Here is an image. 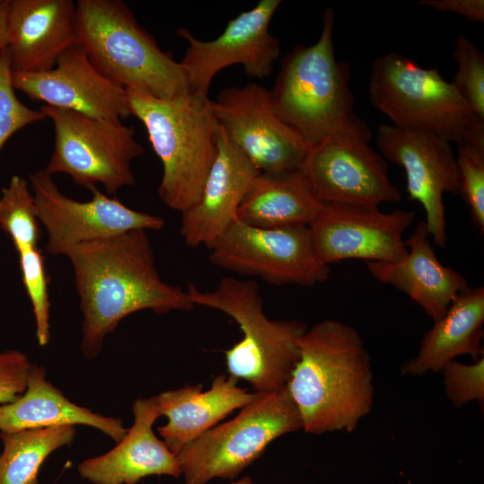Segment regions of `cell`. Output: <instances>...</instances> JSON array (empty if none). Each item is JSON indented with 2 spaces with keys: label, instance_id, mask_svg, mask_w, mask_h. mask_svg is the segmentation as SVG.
I'll return each instance as SVG.
<instances>
[{
  "label": "cell",
  "instance_id": "6da1fadb",
  "mask_svg": "<svg viewBox=\"0 0 484 484\" xmlns=\"http://www.w3.org/2000/svg\"><path fill=\"white\" fill-rule=\"evenodd\" d=\"M82 314L81 350L93 359L105 338L129 315L194 308L186 290L165 282L145 229L84 243L66 255Z\"/></svg>",
  "mask_w": 484,
  "mask_h": 484
},
{
  "label": "cell",
  "instance_id": "7a4b0ae2",
  "mask_svg": "<svg viewBox=\"0 0 484 484\" xmlns=\"http://www.w3.org/2000/svg\"><path fill=\"white\" fill-rule=\"evenodd\" d=\"M286 389L310 434L351 432L371 411L373 373L359 332L325 319L301 334Z\"/></svg>",
  "mask_w": 484,
  "mask_h": 484
},
{
  "label": "cell",
  "instance_id": "3957f363",
  "mask_svg": "<svg viewBox=\"0 0 484 484\" xmlns=\"http://www.w3.org/2000/svg\"><path fill=\"white\" fill-rule=\"evenodd\" d=\"M333 25L334 13L329 7L318 40L311 46L298 45L284 56L269 90L275 113L308 147L368 127L354 110L350 65L335 57Z\"/></svg>",
  "mask_w": 484,
  "mask_h": 484
},
{
  "label": "cell",
  "instance_id": "277c9868",
  "mask_svg": "<svg viewBox=\"0 0 484 484\" xmlns=\"http://www.w3.org/2000/svg\"><path fill=\"white\" fill-rule=\"evenodd\" d=\"M126 94L131 115L144 125L162 165L159 197L182 213L198 200L217 154L212 100L192 91L171 99L129 89Z\"/></svg>",
  "mask_w": 484,
  "mask_h": 484
},
{
  "label": "cell",
  "instance_id": "5b68a950",
  "mask_svg": "<svg viewBox=\"0 0 484 484\" xmlns=\"http://www.w3.org/2000/svg\"><path fill=\"white\" fill-rule=\"evenodd\" d=\"M75 20L79 44L113 82L159 99L190 91L180 62L160 48L124 2L79 0Z\"/></svg>",
  "mask_w": 484,
  "mask_h": 484
},
{
  "label": "cell",
  "instance_id": "8992f818",
  "mask_svg": "<svg viewBox=\"0 0 484 484\" xmlns=\"http://www.w3.org/2000/svg\"><path fill=\"white\" fill-rule=\"evenodd\" d=\"M368 97L395 126L484 149V121L437 67L423 68L396 52L378 56L371 65Z\"/></svg>",
  "mask_w": 484,
  "mask_h": 484
},
{
  "label": "cell",
  "instance_id": "52a82bcc",
  "mask_svg": "<svg viewBox=\"0 0 484 484\" xmlns=\"http://www.w3.org/2000/svg\"><path fill=\"white\" fill-rule=\"evenodd\" d=\"M186 293L194 306L220 310L239 325L242 340L225 351L229 376L248 382L257 393L286 387L298 359L297 341L307 329L304 323L269 319L253 281L225 277L212 290L189 283Z\"/></svg>",
  "mask_w": 484,
  "mask_h": 484
},
{
  "label": "cell",
  "instance_id": "ba28073f",
  "mask_svg": "<svg viewBox=\"0 0 484 484\" xmlns=\"http://www.w3.org/2000/svg\"><path fill=\"white\" fill-rule=\"evenodd\" d=\"M255 393L237 416L212 428L176 454L185 484L235 480L273 440L302 429L286 387Z\"/></svg>",
  "mask_w": 484,
  "mask_h": 484
},
{
  "label": "cell",
  "instance_id": "9c48e42d",
  "mask_svg": "<svg viewBox=\"0 0 484 484\" xmlns=\"http://www.w3.org/2000/svg\"><path fill=\"white\" fill-rule=\"evenodd\" d=\"M40 110L52 121L55 133L45 168L49 174H66L90 191L101 185L109 195L134 184L131 162L144 149L135 139L134 127L48 105Z\"/></svg>",
  "mask_w": 484,
  "mask_h": 484
},
{
  "label": "cell",
  "instance_id": "30bf717a",
  "mask_svg": "<svg viewBox=\"0 0 484 484\" xmlns=\"http://www.w3.org/2000/svg\"><path fill=\"white\" fill-rule=\"evenodd\" d=\"M210 250L214 265L272 285L313 286L330 274L315 253L308 226L264 229L237 219Z\"/></svg>",
  "mask_w": 484,
  "mask_h": 484
},
{
  "label": "cell",
  "instance_id": "8fae6325",
  "mask_svg": "<svg viewBox=\"0 0 484 484\" xmlns=\"http://www.w3.org/2000/svg\"><path fill=\"white\" fill-rule=\"evenodd\" d=\"M368 127L343 132L308 148L300 171L321 203L378 207L402 200L385 158L370 147Z\"/></svg>",
  "mask_w": 484,
  "mask_h": 484
},
{
  "label": "cell",
  "instance_id": "7c38bea8",
  "mask_svg": "<svg viewBox=\"0 0 484 484\" xmlns=\"http://www.w3.org/2000/svg\"><path fill=\"white\" fill-rule=\"evenodd\" d=\"M37 214L47 232L46 250L66 256L75 246L115 237L131 230H158L164 220L129 208L115 197L92 188L90 201L65 195L45 169L30 175Z\"/></svg>",
  "mask_w": 484,
  "mask_h": 484
},
{
  "label": "cell",
  "instance_id": "4fadbf2b",
  "mask_svg": "<svg viewBox=\"0 0 484 484\" xmlns=\"http://www.w3.org/2000/svg\"><path fill=\"white\" fill-rule=\"evenodd\" d=\"M281 0H261L250 10L231 19L221 34L210 41L195 38L186 28L177 34L188 43L180 61L190 91L208 96L212 79L224 68L242 65L248 76H269L280 56V42L270 22Z\"/></svg>",
  "mask_w": 484,
  "mask_h": 484
},
{
  "label": "cell",
  "instance_id": "5bb4252c",
  "mask_svg": "<svg viewBox=\"0 0 484 484\" xmlns=\"http://www.w3.org/2000/svg\"><path fill=\"white\" fill-rule=\"evenodd\" d=\"M212 108L231 142L261 173L300 169L309 147L275 113L267 88L256 83L224 88Z\"/></svg>",
  "mask_w": 484,
  "mask_h": 484
},
{
  "label": "cell",
  "instance_id": "9a60e30c",
  "mask_svg": "<svg viewBox=\"0 0 484 484\" xmlns=\"http://www.w3.org/2000/svg\"><path fill=\"white\" fill-rule=\"evenodd\" d=\"M414 219L413 211L323 203L308 230L316 256L327 265L347 259L396 262L408 253L402 235Z\"/></svg>",
  "mask_w": 484,
  "mask_h": 484
},
{
  "label": "cell",
  "instance_id": "2e32d148",
  "mask_svg": "<svg viewBox=\"0 0 484 484\" xmlns=\"http://www.w3.org/2000/svg\"><path fill=\"white\" fill-rule=\"evenodd\" d=\"M376 143L385 160L404 169L409 198L421 204L429 237L445 248L447 225L444 194H459L456 155L450 143L431 134L380 125Z\"/></svg>",
  "mask_w": 484,
  "mask_h": 484
},
{
  "label": "cell",
  "instance_id": "e0dca14e",
  "mask_svg": "<svg viewBox=\"0 0 484 484\" xmlns=\"http://www.w3.org/2000/svg\"><path fill=\"white\" fill-rule=\"evenodd\" d=\"M12 79L15 90L44 105L111 121L131 116L126 90L104 76L79 43L66 48L53 68L13 72Z\"/></svg>",
  "mask_w": 484,
  "mask_h": 484
},
{
  "label": "cell",
  "instance_id": "ac0fdd59",
  "mask_svg": "<svg viewBox=\"0 0 484 484\" xmlns=\"http://www.w3.org/2000/svg\"><path fill=\"white\" fill-rule=\"evenodd\" d=\"M260 173L219 124L217 154L200 196L181 213L185 243L211 249L238 219L239 205Z\"/></svg>",
  "mask_w": 484,
  "mask_h": 484
},
{
  "label": "cell",
  "instance_id": "d6986e66",
  "mask_svg": "<svg viewBox=\"0 0 484 484\" xmlns=\"http://www.w3.org/2000/svg\"><path fill=\"white\" fill-rule=\"evenodd\" d=\"M72 0H10L8 51L12 71L53 68L60 55L79 43Z\"/></svg>",
  "mask_w": 484,
  "mask_h": 484
},
{
  "label": "cell",
  "instance_id": "ffe728a7",
  "mask_svg": "<svg viewBox=\"0 0 484 484\" xmlns=\"http://www.w3.org/2000/svg\"><path fill=\"white\" fill-rule=\"evenodd\" d=\"M134 424L110 451L82 462L78 471L94 484H136L151 475H182L177 459L152 427L160 416L155 396L133 404Z\"/></svg>",
  "mask_w": 484,
  "mask_h": 484
},
{
  "label": "cell",
  "instance_id": "44dd1931",
  "mask_svg": "<svg viewBox=\"0 0 484 484\" xmlns=\"http://www.w3.org/2000/svg\"><path fill=\"white\" fill-rule=\"evenodd\" d=\"M428 237L427 224L420 220L405 240L408 253L403 258L396 262H366V265L373 277L404 292L436 322L469 286L464 276L439 261Z\"/></svg>",
  "mask_w": 484,
  "mask_h": 484
},
{
  "label": "cell",
  "instance_id": "7402d4cb",
  "mask_svg": "<svg viewBox=\"0 0 484 484\" xmlns=\"http://www.w3.org/2000/svg\"><path fill=\"white\" fill-rule=\"evenodd\" d=\"M238 382L229 375H220L207 391H203L202 385H186L155 396L160 416L168 418L158 431L172 453L177 454L233 411L253 401L256 393L246 392Z\"/></svg>",
  "mask_w": 484,
  "mask_h": 484
},
{
  "label": "cell",
  "instance_id": "603a6c76",
  "mask_svg": "<svg viewBox=\"0 0 484 484\" xmlns=\"http://www.w3.org/2000/svg\"><path fill=\"white\" fill-rule=\"evenodd\" d=\"M483 324L484 288L467 287L424 333L417 356L402 364V373L418 376L441 372L459 355H470L474 361L484 357Z\"/></svg>",
  "mask_w": 484,
  "mask_h": 484
},
{
  "label": "cell",
  "instance_id": "cb8c5ba5",
  "mask_svg": "<svg viewBox=\"0 0 484 484\" xmlns=\"http://www.w3.org/2000/svg\"><path fill=\"white\" fill-rule=\"evenodd\" d=\"M85 425L95 428L116 443L126 434L122 420L79 406L46 379L42 367L32 365L25 392L14 402L0 405V431Z\"/></svg>",
  "mask_w": 484,
  "mask_h": 484
},
{
  "label": "cell",
  "instance_id": "d4e9b609",
  "mask_svg": "<svg viewBox=\"0 0 484 484\" xmlns=\"http://www.w3.org/2000/svg\"><path fill=\"white\" fill-rule=\"evenodd\" d=\"M323 206L300 169L260 173L238 210V219L258 228L308 226Z\"/></svg>",
  "mask_w": 484,
  "mask_h": 484
},
{
  "label": "cell",
  "instance_id": "484cf974",
  "mask_svg": "<svg viewBox=\"0 0 484 484\" xmlns=\"http://www.w3.org/2000/svg\"><path fill=\"white\" fill-rule=\"evenodd\" d=\"M74 426L1 432L0 484H39L44 461L56 449L73 443Z\"/></svg>",
  "mask_w": 484,
  "mask_h": 484
},
{
  "label": "cell",
  "instance_id": "4316f807",
  "mask_svg": "<svg viewBox=\"0 0 484 484\" xmlns=\"http://www.w3.org/2000/svg\"><path fill=\"white\" fill-rule=\"evenodd\" d=\"M39 225L29 183L20 176H13L0 196V229L19 253L38 246Z\"/></svg>",
  "mask_w": 484,
  "mask_h": 484
},
{
  "label": "cell",
  "instance_id": "83f0119b",
  "mask_svg": "<svg viewBox=\"0 0 484 484\" xmlns=\"http://www.w3.org/2000/svg\"><path fill=\"white\" fill-rule=\"evenodd\" d=\"M18 258L22 282L32 307L37 340L43 347L50 338V302L44 258L38 246L19 252Z\"/></svg>",
  "mask_w": 484,
  "mask_h": 484
},
{
  "label": "cell",
  "instance_id": "f1b7e54d",
  "mask_svg": "<svg viewBox=\"0 0 484 484\" xmlns=\"http://www.w3.org/2000/svg\"><path fill=\"white\" fill-rule=\"evenodd\" d=\"M453 57L458 65L452 82L474 114L484 121V55L466 36L459 35Z\"/></svg>",
  "mask_w": 484,
  "mask_h": 484
},
{
  "label": "cell",
  "instance_id": "f546056e",
  "mask_svg": "<svg viewBox=\"0 0 484 484\" xmlns=\"http://www.w3.org/2000/svg\"><path fill=\"white\" fill-rule=\"evenodd\" d=\"M459 194L469 207L474 225L484 232V149L457 144Z\"/></svg>",
  "mask_w": 484,
  "mask_h": 484
},
{
  "label": "cell",
  "instance_id": "4dcf8cb0",
  "mask_svg": "<svg viewBox=\"0 0 484 484\" xmlns=\"http://www.w3.org/2000/svg\"><path fill=\"white\" fill-rule=\"evenodd\" d=\"M8 48L0 51V150L20 129L46 118L40 110L24 105L16 96Z\"/></svg>",
  "mask_w": 484,
  "mask_h": 484
},
{
  "label": "cell",
  "instance_id": "1f68e13d",
  "mask_svg": "<svg viewBox=\"0 0 484 484\" xmlns=\"http://www.w3.org/2000/svg\"><path fill=\"white\" fill-rule=\"evenodd\" d=\"M442 371L446 395L454 407L471 401L483 402L484 357L471 365L452 360Z\"/></svg>",
  "mask_w": 484,
  "mask_h": 484
},
{
  "label": "cell",
  "instance_id": "d6a6232c",
  "mask_svg": "<svg viewBox=\"0 0 484 484\" xmlns=\"http://www.w3.org/2000/svg\"><path fill=\"white\" fill-rule=\"evenodd\" d=\"M32 364L20 350H0V405L17 400L26 390Z\"/></svg>",
  "mask_w": 484,
  "mask_h": 484
},
{
  "label": "cell",
  "instance_id": "836d02e7",
  "mask_svg": "<svg viewBox=\"0 0 484 484\" xmlns=\"http://www.w3.org/2000/svg\"><path fill=\"white\" fill-rule=\"evenodd\" d=\"M419 4L440 13L459 14L472 22H484L483 0H420Z\"/></svg>",
  "mask_w": 484,
  "mask_h": 484
},
{
  "label": "cell",
  "instance_id": "e575fe53",
  "mask_svg": "<svg viewBox=\"0 0 484 484\" xmlns=\"http://www.w3.org/2000/svg\"><path fill=\"white\" fill-rule=\"evenodd\" d=\"M10 0H0V51L8 47V13Z\"/></svg>",
  "mask_w": 484,
  "mask_h": 484
},
{
  "label": "cell",
  "instance_id": "d590c367",
  "mask_svg": "<svg viewBox=\"0 0 484 484\" xmlns=\"http://www.w3.org/2000/svg\"><path fill=\"white\" fill-rule=\"evenodd\" d=\"M229 484H255V483L249 476H245L242 479L236 481H232Z\"/></svg>",
  "mask_w": 484,
  "mask_h": 484
}]
</instances>
